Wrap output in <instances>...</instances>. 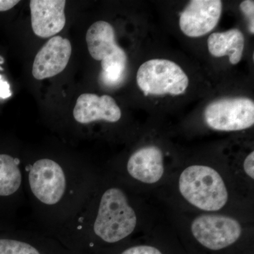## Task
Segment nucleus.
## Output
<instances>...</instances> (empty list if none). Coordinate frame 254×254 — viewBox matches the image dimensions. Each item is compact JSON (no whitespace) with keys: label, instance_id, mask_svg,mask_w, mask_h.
<instances>
[{"label":"nucleus","instance_id":"obj_4","mask_svg":"<svg viewBox=\"0 0 254 254\" xmlns=\"http://www.w3.org/2000/svg\"><path fill=\"white\" fill-rule=\"evenodd\" d=\"M26 200L23 158L0 152V232L16 230Z\"/></svg>","mask_w":254,"mask_h":254},{"label":"nucleus","instance_id":"obj_17","mask_svg":"<svg viewBox=\"0 0 254 254\" xmlns=\"http://www.w3.org/2000/svg\"><path fill=\"white\" fill-rule=\"evenodd\" d=\"M240 9L249 21V30L252 34L254 33V1L245 0L240 4Z\"/></svg>","mask_w":254,"mask_h":254},{"label":"nucleus","instance_id":"obj_6","mask_svg":"<svg viewBox=\"0 0 254 254\" xmlns=\"http://www.w3.org/2000/svg\"><path fill=\"white\" fill-rule=\"evenodd\" d=\"M86 41L92 58L101 61L103 81L113 85L121 81L126 71L127 56L117 43L113 26L105 21H96L87 31Z\"/></svg>","mask_w":254,"mask_h":254},{"label":"nucleus","instance_id":"obj_19","mask_svg":"<svg viewBox=\"0 0 254 254\" xmlns=\"http://www.w3.org/2000/svg\"><path fill=\"white\" fill-rule=\"evenodd\" d=\"M19 3L18 0H0V11H6L12 9Z\"/></svg>","mask_w":254,"mask_h":254},{"label":"nucleus","instance_id":"obj_14","mask_svg":"<svg viewBox=\"0 0 254 254\" xmlns=\"http://www.w3.org/2000/svg\"><path fill=\"white\" fill-rule=\"evenodd\" d=\"M64 0H31L30 1L31 26L37 36L54 37L66 24Z\"/></svg>","mask_w":254,"mask_h":254},{"label":"nucleus","instance_id":"obj_12","mask_svg":"<svg viewBox=\"0 0 254 254\" xmlns=\"http://www.w3.org/2000/svg\"><path fill=\"white\" fill-rule=\"evenodd\" d=\"M71 45L66 38L57 36L50 38L37 53L33 62V77L43 80L64 71L71 58Z\"/></svg>","mask_w":254,"mask_h":254},{"label":"nucleus","instance_id":"obj_3","mask_svg":"<svg viewBox=\"0 0 254 254\" xmlns=\"http://www.w3.org/2000/svg\"><path fill=\"white\" fill-rule=\"evenodd\" d=\"M177 191L182 200L200 213H222L231 199L229 182L217 169L193 164L177 177Z\"/></svg>","mask_w":254,"mask_h":254},{"label":"nucleus","instance_id":"obj_7","mask_svg":"<svg viewBox=\"0 0 254 254\" xmlns=\"http://www.w3.org/2000/svg\"><path fill=\"white\" fill-rule=\"evenodd\" d=\"M120 181L134 190L138 186H155L167 178L163 150L147 145L134 150L123 166L110 172Z\"/></svg>","mask_w":254,"mask_h":254},{"label":"nucleus","instance_id":"obj_1","mask_svg":"<svg viewBox=\"0 0 254 254\" xmlns=\"http://www.w3.org/2000/svg\"><path fill=\"white\" fill-rule=\"evenodd\" d=\"M141 224L134 190L111 173H102L81 210L48 236L78 254H111L127 244Z\"/></svg>","mask_w":254,"mask_h":254},{"label":"nucleus","instance_id":"obj_13","mask_svg":"<svg viewBox=\"0 0 254 254\" xmlns=\"http://www.w3.org/2000/svg\"><path fill=\"white\" fill-rule=\"evenodd\" d=\"M73 116L75 121L82 125L99 121L116 123L122 118V112L110 95L98 96L94 93H83L76 100Z\"/></svg>","mask_w":254,"mask_h":254},{"label":"nucleus","instance_id":"obj_10","mask_svg":"<svg viewBox=\"0 0 254 254\" xmlns=\"http://www.w3.org/2000/svg\"><path fill=\"white\" fill-rule=\"evenodd\" d=\"M0 254H78L54 237L35 230L0 232Z\"/></svg>","mask_w":254,"mask_h":254},{"label":"nucleus","instance_id":"obj_2","mask_svg":"<svg viewBox=\"0 0 254 254\" xmlns=\"http://www.w3.org/2000/svg\"><path fill=\"white\" fill-rule=\"evenodd\" d=\"M26 200L38 231L50 235L81 210L102 173L76 158L38 155L23 158Z\"/></svg>","mask_w":254,"mask_h":254},{"label":"nucleus","instance_id":"obj_9","mask_svg":"<svg viewBox=\"0 0 254 254\" xmlns=\"http://www.w3.org/2000/svg\"><path fill=\"white\" fill-rule=\"evenodd\" d=\"M207 126L219 131H238L254 125V100L247 98H226L214 100L205 108Z\"/></svg>","mask_w":254,"mask_h":254},{"label":"nucleus","instance_id":"obj_8","mask_svg":"<svg viewBox=\"0 0 254 254\" xmlns=\"http://www.w3.org/2000/svg\"><path fill=\"white\" fill-rule=\"evenodd\" d=\"M136 82L145 95H179L186 91L190 80L177 64L168 60L153 59L138 68Z\"/></svg>","mask_w":254,"mask_h":254},{"label":"nucleus","instance_id":"obj_5","mask_svg":"<svg viewBox=\"0 0 254 254\" xmlns=\"http://www.w3.org/2000/svg\"><path fill=\"white\" fill-rule=\"evenodd\" d=\"M189 229L196 243L211 252L233 247L246 231L240 220L225 213L197 214L190 220Z\"/></svg>","mask_w":254,"mask_h":254},{"label":"nucleus","instance_id":"obj_15","mask_svg":"<svg viewBox=\"0 0 254 254\" xmlns=\"http://www.w3.org/2000/svg\"><path fill=\"white\" fill-rule=\"evenodd\" d=\"M245 46V36L242 31L236 28L213 33L208 39V48L210 54L215 58L230 56V63L234 65L242 60Z\"/></svg>","mask_w":254,"mask_h":254},{"label":"nucleus","instance_id":"obj_11","mask_svg":"<svg viewBox=\"0 0 254 254\" xmlns=\"http://www.w3.org/2000/svg\"><path fill=\"white\" fill-rule=\"evenodd\" d=\"M222 11L220 0H192L180 14V29L190 38L204 36L217 26Z\"/></svg>","mask_w":254,"mask_h":254},{"label":"nucleus","instance_id":"obj_18","mask_svg":"<svg viewBox=\"0 0 254 254\" xmlns=\"http://www.w3.org/2000/svg\"><path fill=\"white\" fill-rule=\"evenodd\" d=\"M12 95L9 82L0 74V99L6 100Z\"/></svg>","mask_w":254,"mask_h":254},{"label":"nucleus","instance_id":"obj_16","mask_svg":"<svg viewBox=\"0 0 254 254\" xmlns=\"http://www.w3.org/2000/svg\"><path fill=\"white\" fill-rule=\"evenodd\" d=\"M111 254H164L158 247L150 245L122 246Z\"/></svg>","mask_w":254,"mask_h":254},{"label":"nucleus","instance_id":"obj_20","mask_svg":"<svg viewBox=\"0 0 254 254\" xmlns=\"http://www.w3.org/2000/svg\"><path fill=\"white\" fill-rule=\"evenodd\" d=\"M3 63H4V59L1 57H0V65L2 64ZM0 70L3 71V68L1 66H0Z\"/></svg>","mask_w":254,"mask_h":254}]
</instances>
